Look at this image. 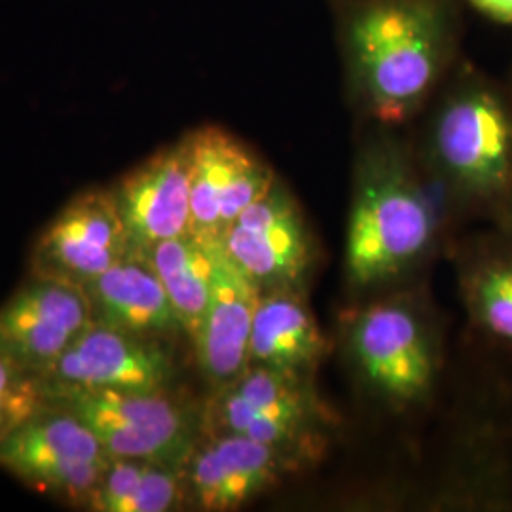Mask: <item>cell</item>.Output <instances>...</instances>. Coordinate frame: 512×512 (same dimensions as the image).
Masks as SVG:
<instances>
[{"label":"cell","instance_id":"cell-1","mask_svg":"<svg viewBox=\"0 0 512 512\" xmlns=\"http://www.w3.org/2000/svg\"><path fill=\"white\" fill-rule=\"evenodd\" d=\"M332 14L348 93L368 124L412 122L463 59L461 0H353Z\"/></svg>","mask_w":512,"mask_h":512},{"label":"cell","instance_id":"cell-2","mask_svg":"<svg viewBox=\"0 0 512 512\" xmlns=\"http://www.w3.org/2000/svg\"><path fill=\"white\" fill-rule=\"evenodd\" d=\"M359 148L346 241L353 285L370 287L401 274L435 234L433 209L395 128L372 124Z\"/></svg>","mask_w":512,"mask_h":512},{"label":"cell","instance_id":"cell-3","mask_svg":"<svg viewBox=\"0 0 512 512\" xmlns=\"http://www.w3.org/2000/svg\"><path fill=\"white\" fill-rule=\"evenodd\" d=\"M423 152L442 183L480 203L507 202L512 184V88L461 59L431 99Z\"/></svg>","mask_w":512,"mask_h":512},{"label":"cell","instance_id":"cell-4","mask_svg":"<svg viewBox=\"0 0 512 512\" xmlns=\"http://www.w3.org/2000/svg\"><path fill=\"white\" fill-rule=\"evenodd\" d=\"M74 414L110 458L141 459L183 467L194 452V423L162 391L65 393L46 399Z\"/></svg>","mask_w":512,"mask_h":512},{"label":"cell","instance_id":"cell-5","mask_svg":"<svg viewBox=\"0 0 512 512\" xmlns=\"http://www.w3.org/2000/svg\"><path fill=\"white\" fill-rule=\"evenodd\" d=\"M109 461L92 429L55 404H44L0 439V467L76 503H88Z\"/></svg>","mask_w":512,"mask_h":512},{"label":"cell","instance_id":"cell-6","mask_svg":"<svg viewBox=\"0 0 512 512\" xmlns=\"http://www.w3.org/2000/svg\"><path fill=\"white\" fill-rule=\"evenodd\" d=\"M190 183V230L220 239L224 230L277 183L272 165L234 133L202 126L183 137Z\"/></svg>","mask_w":512,"mask_h":512},{"label":"cell","instance_id":"cell-7","mask_svg":"<svg viewBox=\"0 0 512 512\" xmlns=\"http://www.w3.org/2000/svg\"><path fill=\"white\" fill-rule=\"evenodd\" d=\"M171 353L150 336L92 321L40 378L44 397L99 391H162L173 378Z\"/></svg>","mask_w":512,"mask_h":512},{"label":"cell","instance_id":"cell-8","mask_svg":"<svg viewBox=\"0 0 512 512\" xmlns=\"http://www.w3.org/2000/svg\"><path fill=\"white\" fill-rule=\"evenodd\" d=\"M211 416L219 435H241L298 458L311 448L317 410L304 376L255 365L220 389Z\"/></svg>","mask_w":512,"mask_h":512},{"label":"cell","instance_id":"cell-9","mask_svg":"<svg viewBox=\"0 0 512 512\" xmlns=\"http://www.w3.org/2000/svg\"><path fill=\"white\" fill-rule=\"evenodd\" d=\"M128 253L114 190L88 188L74 196L40 234L33 272L84 289Z\"/></svg>","mask_w":512,"mask_h":512},{"label":"cell","instance_id":"cell-10","mask_svg":"<svg viewBox=\"0 0 512 512\" xmlns=\"http://www.w3.org/2000/svg\"><path fill=\"white\" fill-rule=\"evenodd\" d=\"M349 346L368 384L393 403L421 401L435 382V353L418 315L378 304L349 325Z\"/></svg>","mask_w":512,"mask_h":512},{"label":"cell","instance_id":"cell-11","mask_svg":"<svg viewBox=\"0 0 512 512\" xmlns=\"http://www.w3.org/2000/svg\"><path fill=\"white\" fill-rule=\"evenodd\" d=\"M92 321L84 289L35 275L0 306V355L40 380Z\"/></svg>","mask_w":512,"mask_h":512},{"label":"cell","instance_id":"cell-12","mask_svg":"<svg viewBox=\"0 0 512 512\" xmlns=\"http://www.w3.org/2000/svg\"><path fill=\"white\" fill-rule=\"evenodd\" d=\"M219 241L262 293L294 287L310 266V234L289 188L279 179L224 230Z\"/></svg>","mask_w":512,"mask_h":512},{"label":"cell","instance_id":"cell-13","mask_svg":"<svg viewBox=\"0 0 512 512\" xmlns=\"http://www.w3.org/2000/svg\"><path fill=\"white\" fill-rule=\"evenodd\" d=\"M114 190L129 253L147 255L165 239L190 230V183L183 139L148 156Z\"/></svg>","mask_w":512,"mask_h":512},{"label":"cell","instance_id":"cell-14","mask_svg":"<svg viewBox=\"0 0 512 512\" xmlns=\"http://www.w3.org/2000/svg\"><path fill=\"white\" fill-rule=\"evenodd\" d=\"M296 456L241 435H219L186 459V490L203 511H232L266 492Z\"/></svg>","mask_w":512,"mask_h":512},{"label":"cell","instance_id":"cell-15","mask_svg":"<svg viewBox=\"0 0 512 512\" xmlns=\"http://www.w3.org/2000/svg\"><path fill=\"white\" fill-rule=\"evenodd\" d=\"M215 270L202 325L192 338L203 374L209 382H234L249 366V342L262 291L213 241Z\"/></svg>","mask_w":512,"mask_h":512},{"label":"cell","instance_id":"cell-16","mask_svg":"<svg viewBox=\"0 0 512 512\" xmlns=\"http://www.w3.org/2000/svg\"><path fill=\"white\" fill-rule=\"evenodd\" d=\"M84 293L99 325L150 338L183 330L160 277L145 256L128 253L86 285Z\"/></svg>","mask_w":512,"mask_h":512},{"label":"cell","instance_id":"cell-17","mask_svg":"<svg viewBox=\"0 0 512 512\" xmlns=\"http://www.w3.org/2000/svg\"><path fill=\"white\" fill-rule=\"evenodd\" d=\"M325 351V336L293 287L262 293L251 330L249 365L304 376Z\"/></svg>","mask_w":512,"mask_h":512},{"label":"cell","instance_id":"cell-18","mask_svg":"<svg viewBox=\"0 0 512 512\" xmlns=\"http://www.w3.org/2000/svg\"><path fill=\"white\" fill-rule=\"evenodd\" d=\"M213 241L186 232L152 247L145 258L164 285L184 332L194 338L209 304L215 255Z\"/></svg>","mask_w":512,"mask_h":512},{"label":"cell","instance_id":"cell-19","mask_svg":"<svg viewBox=\"0 0 512 512\" xmlns=\"http://www.w3.org/2000/svg\"><path fill=\"white\" fill-rule=\"evenodd\" d=\"M465 294L476 323L512 344V256L480 260L467 275Z\"/></svg>","mask_w":512,"mask_h":512},{"label":"cell","instance_id":"cell-20","mask_svg":"<svg viewBox=\"0 0 512 512\" xmlns=\"http://www.w3.org/2000/svg\"><path fill=\"white\" fill-rule=\"evenodd\" d=\"M46 404L37 376L0 355V439Z\"/></svg>","mask_w":512,"mask_h":512},{"label":"cell","instance_id":"cell-21","mask_svg":"<svg viewBox=\"0 0 512 512\" xmlns=\"http://www.w3.org/2000/svg\"><path fill=\"white\" fill-rule=\"evenodd\" d=\"M484 18L501 25H512V0H465Z\"/></svg>","mask_w":512,"mask_h":512},{"label":"cell","instance_id":"cell-22","mask_svg":"<svg viewBox=\"0 0 512 512\" xmlns=\"http://www.w3.org/2000/svg\"><path fill=\"white\" fill-rule=\"evenodd\" d=\"M346 2H353V0H329L330 8L340 6V4H346Z\"/></svg>","mask_w":512,"mask_h":512},{"label":"cell","instance_id":"cell-23","mask_svg":"<svg viewBox=\"0 0 512 512\" xmlns=\"http://www.w3.org/2000/svg\"><path fill=\"white\" fill-rule=\"evenodd\" d=\"M507 205H509V209H511V213H512V184H511V190H509V196H507Z\"/></svg>","mask_w":512,"mask_h":512}]
</instances>
